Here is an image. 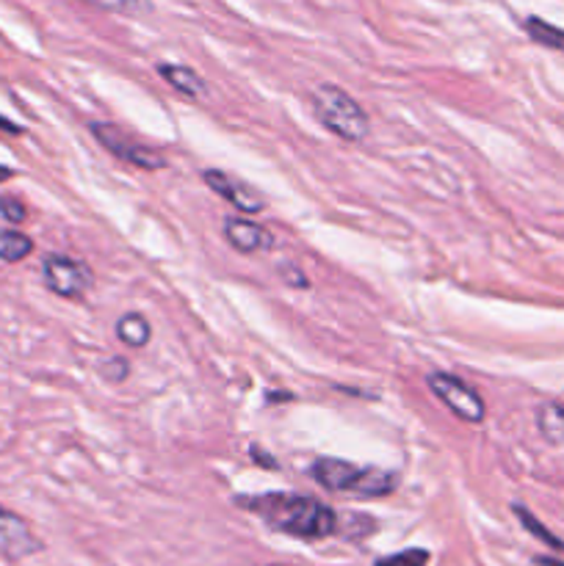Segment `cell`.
Listing matches in <instances>:
<instances>
[{"instance_id": "6da1fadb", "label": "cell", "mask_w": 564, "mask_h": 566, "mask_svg": "<svg viewBox=\"0 0 564 566\" xmlns=\"http://www.w3.org/2000/svg\"><path fill=\"white\" fill-rule=\"evenodd\" d=\"M243 509H252L258 517L274 531L296 539H324V536L335 534L337 514L332 512L326 503L315 501L307 495H260V497H243Z\"/></svg>"}, {"instance_id": "7a4b0ae2", "label": "cell", "mask_w": 564, "mask_h": 566, "mask_svg": "<svg viewBox=\"0 0 564 566\" xmlns=\"http://www.w3.org/2000/svg\"><path fill=\"white\" fill-rule=\"evenodd\" d=\"M310 475L324 490L354 497H385L398 486V479L393 473H385L379 468H357L343 459H318L310 468Z\"/></svg>"}, {"instance_id": "3957f363", "label": "cell", "mask_w": 564, "mask_h": 566, "mask_svg": "<svg viewBox=\"0 0 564 566\" xmlns=\"http://www.w3.org/2000/svg\"><path fill=\"white\" fill-rule=\"evenodd\" d=\"M313 111L318 116L321 125L330 133H335L343 142H363L370 130L368 114L363 105L343 88L332 86V83H321L313 92Z\"/></svg>"}, {"instance_id": "277c9868", "label": "cell", "mask_w": 564, "mask_h": 566, "mask_svg": "<svg viewBox=\"0 0 564 566\" xmlns=\"http://www.w3.org/2000/svg\"><path fill=\"white\" fill-rule=\"evenodd\" d=\"M44 285L61 298H83L94 287V274L83 260L66 258V254H48L42 260Z\"/></svg>"}, {"instance_id": "5b68a950", "label": "cell", "mask_w": 564, "mask_h": 566, "mask_svg": "<svg viewBox=\"0 0 564 566\" xmlns=\"http://www.w3.org/2000/svg\"><path fill=\"white\" fill-rule=\"evenodd\" d=\"M426 385H429V390L435 392L437 401L446 403L459 420H464V423H481V420H484L487 415L484 398H481L468 381L437 370V374L426 376Z\"/></svg>"}, {"instance_id": "8992f818", "label": "cell", "mask_w": 564, "mask_h": 566, "mask_svg": "<svg viewBox=\"0 0 564 566\" xmlns=\"http://www.w3.org/2000/svg\"><path fill=\"white\" fill-rule=\"evenodd\" d=\"M88 127H92V136L97 138L111 155L127 160L130 166H138V169L144 171H155L166 166V158L158 155V149L147 147V144H142L136 136H130V133L119 130L116 125H108V122H92Z\"/></svg>"}, {"instance_id": "52a82bcc", "label": "cell", "mask_w": 564, "mask_h": 566, "mask_svg": "<svg viewBox=\"0 0 564 566\" xmlns=\"http://www.w3.org/2000/svg\"><path fill=\"white\" fill-rule=\"evenodd\" d=\"M42 551V539L31 531V525L20 514L0 506V556L9 562H22Z\"/></svg>"}, {"instance_id": "ba28073f", "label": "cell", "mask_w": 564, "mask_h": 566, "mask_svg": "<svg viewBox=\"0 0 564 566\" xmlns=\"http://www.w3.org/2000/svg\"><path fill=\"white\" fill-rule=\"evenodd\" d=\"M202 180L210 191H216L219 197H224L227 202L236 205L241 213H263L265 210V197L254 186H249L247 180H238V177L227 175L221 169H205Z\"/></svg>"}, {"instance_id": "9c48e42d", "label": "cell", "mask_w": 564, "mask_h": 566, "mask_svg": "<svg viewBox=\"0 0 564 566\" xmlns=\"http://www.w3.org/2000/svg\"><path fill=\"white\" fill-rule=\"evenodd\" d=\"M221 232H224L227 243L241 254H260L274 247V238H271L265 227H260L258 221L241 219V216H230L224 227H221Z\"/></svg>"}, {"instance_id": "30bf717a", "label": "cell", "mask_w": 564, "mask_h": 566, "mask_svg": "<svg viewBox=\"0 0 564 566\" xmlns=\"http://www.w3.org/2000/svg\"><path fill=\"white\" fill-rule=\"evenodd\" d=\"M158 72H160V77H164V81L175 88V92L186 94V97L199 99L208 94V83H205V77L199 75V72H194L191 66L160 64Z\"/></svg>"}, {"instance_id": "8fae6325", "label": "cell", "mask_w": 564, "mask_h": 566, "mask_svg": "<svg viewBox=\"0 0 564 566\" xmlns=\"http://www.w3.org/2000/svg\"><path fill=\"white\" fill-rule=\"evenodd\" d=\"M116 337L130 348H144L153 337V326L142 313H127L116 321Z\"/></svg>"}, {"instance_id": "7c38bea8", "label": "cell", "mask_w": 564, "mask_h": 566, "mask_svg": "<svg viewBox=\"0 0 564 566\" xmlns=\"http://www.w3.org/2000/svg\"><path fill=\"white\" fill-rule=\"evenodd\" d=\"M536 426H540V434L547 442H564V407L562 403H545L540 407L536 415Z\"/></svg>"}, {"instance_id": "4fadbf2b", "label": "cell", "mask_w": 564, "mask_h": 566, "mask_svg": "<svg viewBox=\"0 0 564 566\" xmlns=\"http://www.w3.org/2000/svg\"><path fill=\"white\" fill-rule=\"evenodd\" d=\"M523 28H525V33L534 39V42H540V44H545V48L564 53V28L551 25V22L540 20V17H529V20L523 22Z\"/></svg>"}, {"instance_id": "5bb4252c", "label": "cell", "mask_w": 564, "mask_h": 566, "mask_svg": "<svg viewBox=\"0 0 564 566\" xmlns=\"http://www.w3.org/2000/svg\"><path fill=\"white\" fill-rule=\"evenodd\" d=\"M33 252V241L17 230H0V260L3 263H20Z\"/></svg>"}, {"instance_id": "9a60e30c", "label": "cell", "mask_w": 564, "mask_h": 566, "mask_svg": "<svg viewBox=\"0 0 564 566\" xmlns=\"http://www.w3.org/2000/svg\"><path fill=\"white\" fill-rule=\"evenodd\" d=\"M514 512H518L520 523H523V525H525V528H529V531H531V534H534V536H536V539L547 542V545H551V547H556V551H564V542H558V539H556V536H553V534H551V531H545V528H542V525H540V523H536V520H534V517H531V514H529V512H525V509L514 506Z\"/></svg>"}, {"instance_id": "2e32d148", "label": "cell", "mask_w": 564, "mask_h": 566, "mask_svg": "<svg viewBox=\"0 0 564 566\" xmlns=\"http://www.w3.org/2000/svg\"><path fill=\"white\" fill-rule=\"evenodd\" d=\"M429 564V553L426 551H404L396 556H385L376 562V566H426Z\"/></svg>"}, {"instance_id": "e0dca14e", "label": "cell", "mask_w": 564, "mask_h": 566, "mask_svg": "<svg viewBox=\"0 0 564 566\" xmlns=\"http://www.w3.org/2000/svg\"><path fill=\"white\" fill-rule=\"evenodd\" d=\"M100 374H103V379L111 381V385H119V381H125L127 376H130V365H127V359L122 357H111L105 359Z\"/></svg>"}, {"instance_id": "ac0fdd59", "label": "cell", "mask_w": 564, "mask_h": 566, "mask_svg": "<svg viewBox=\"0 0 564 566\" xmlns=\"http://www.w3.org/2000/svg\"><path fill=\"white\" fill-rule=\"evenodd\" d=\"M0 216H3V219H9L11 224H22V221L28 219V210L20 199L0 197Z\"/></svg>"}, {"instance_id": "d6986e66", "label": "cell", "mask_w": 564, "mask_h": 566, "mask_svg": "<svg viewBox=\"0 0 564 566\" xmlns=\"http://www.w3.org/2000/svg\"><path fill=\"white\" fill-rule=\"evenodd\" d=\"M280 274H282V280H285L288 285H293V287H307L310 285L307 276H304L299 269H293L291 263H282L280 265Z\"/></svg>"}, {"instance_id": "ffe728a7", "label": "cell", "mask_w": 564, "mask_h": 566, "mask_svg": "<svg viewBox=\"0 0 564 566\" xmlns=\"http://www.w3.org/2000/svg\"><path fill=\"white\" fill-rule=\"evenodd\" d=\"M0 130H6V133H22V127H17L14 122L6 119V116H0Z\"/></svg>"}, {"instance_id": "44dd1931", "label": "cell", "mask_w": 564, "mask_h": 566, "mask_svg": "<svg viewBox=\"0 0 564 566\" xmlns=\"http://www.w3.org/2000/svg\"><path fill=\"white\" fill-rule=\"evenodd\" d=\"M14 177V169H9V166H0V182L11 180Z\"/></svg>"}]
</instances>
